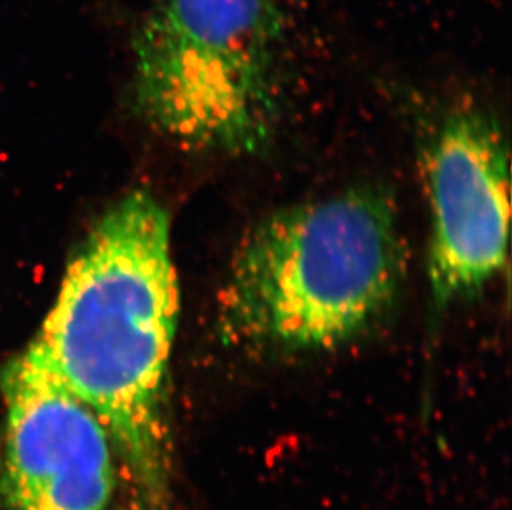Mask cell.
I'll return each mask as SVG.
<instances>
[{
    "instance_id": "obj_3",
    "label": "cell",
    "mask_w": 512,
    "mask_h": 510,
    "mask_svg": "<svg viewBox=\"0 0 512 510\" xmlns=\"http://www.w3.org/2000/svg\"><path fill=\"white\" fill-rule=\"evenodd\" d=\"M284 15L276 0H158L133 40V102L191 150L241 156L279 120Z\"/></svg>"
},
{
    "instance_id": "obj_5",
    "label": "cell",
    "mask_w": 512,
    "mask_h": 510,
    "mask_svg": "<svg viewBox=\"0 0 512 510\" xmlns=\"http://www.w3.org/2000/svg\"><path fill=\"white\" fill-rule=\"evenodd\" d=\"M0 391L2 491L9 509H110L118 461L107 429L34 342L5 365Z\"/></svg>"
},
{
    "instance_id": "obj_1",
    "label": "cell",
    "mask_w": 512,
    "mask_h": 510,
    "mask_svg": "<svg viewBox=\"0 0 512 510\" xmlns=\"http://www.w3.org/2000/svg\"><path fill=\"white\" fill-rule=\"evenodd\" d=\"M178 315L170 216L135 191L78 246L34 340L107 429L138 510H173L168 406Z\"/></svg>"
},
{
    "instance_id": "obj_4",
    "label": "cell",
    "mask_w": 512,
    "mask_h": 510,
    "mask_svg": "<svg viewBox=\"0 0 512 510\" xmlns=\"http://www.w3.org/2000/svg\"><path fill=\"white\" fill-rule=\"evenodd\" d=\"M508 143L493 115L456 106L423 146L436 308L471 300L503 270L509 232Z\"/></svg>"
},
{
    "instance_id": "obj_2",
    "label": "cell",
    "mask_w": 512,
    "mask_h": 510,
    "mask_svg": "<svg viewBox=\"0 0 512 510\" xmlns=\"http://www.w3.org/2000/svg\"><path fill=\"white\" fill-rule=\"evenodd\" d=\"M403 274L397 207L382 189L287 207L237 249L219 294V335L262 355L329 352L392 312Z\"/></svg>"
}]
</instances>
